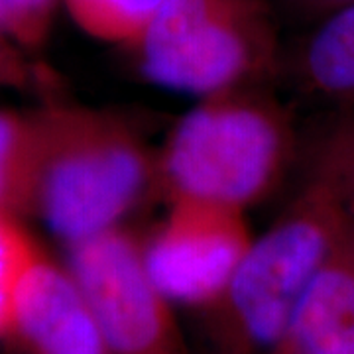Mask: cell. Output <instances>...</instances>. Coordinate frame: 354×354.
<instances>
[{
  "label": "cell",
  "mask_w": 354,
  "mask_h": 354,
  "mask_svg": "<svg viewBox=\"0 0 354 354\" xmlns=\"http://www.w3.org/2000/svg\"><path fill=\"white\" fill-rule=\"evenodd\" d=\"M354 230V150L337 128L281 215L254 236L227 290L205 309L215 354H270L317 274Z\"/></svg>",
  "instance_id": "cell-1"
},
{
  "label": "cell",
  "mask_w": 354,
  "mask_h": 354,
  "mask_svg": "<svg viewBox=\"0 0 354 354\" xmlns=\"http://www.w3.org/2000/svg\"><path fill=\"white\" fill-rule=\"evenodd\" d=\"M36 118L38 164L30 215L67 246L118 228L156 187L158 153L122 116L48 102Z\"/></svg>",
  "instance_id": "cell-2"
},
{
  "label": "cell",
  "mask_w": 354,
  "mask_h": 354,
  "mask_svg": "<svg viewBox=\"0 0 354 354\" xmlns=\"http://www.w3.org/2000/svg\"><path fill=\"white\" fill-rule=\"evenodd\" d=\"M205 95L158 153L156 187L167 199L195 197L250 209L274 195L295 160V127L264 87Z\"/></svg>",
  "instance_id": "cell-3"
},
{
  "label": "cell",
  "mask_w": 354,
  "mask_h": 354,
  "mask_svg": "<svg viewBox=\"0 0 354 354\" xmlns=\"http://www.w3.org/2000/svg\"><path fill=\"white\" fill-rule=\"evenodd\" d=\"M132 51L152 83L199 97L266 83L281 64L264 0H165Z\"/></svg>",
  "instance_id": "cell-4"
},
{
  "label": "cell",
  "mask_w": 354,
  "mask_h": 354,
  "mask_svg": "<svg viewBox=\"0 0 354 354\" xmlns=\"http://www.w3.org/2000/svg\"><path fill=\"white\" fill-rule=\"evenodd\" d=\"M65 264L87 293L109 354H191L174 304L153 286L142 242L128 230L67 246Z\"/></svg>",
  "instance_id": "cell-5"
},
{
  "label": "cell",
  "mask_w": 354,
  "mask_h": 354,
  "mask_svg": "<svg viewBox=\"0 0 354 354\" xmlns=\"http://www.w3.org/2000/svg\"><path fill=\"white\" fill-rule=\"evenodd\" d=\"M252 241L246 211L176 197L160 227L142 242V260L171 304L205 311L227 290Z\"/></svg>",
  "instance_id": "cell-6"
},
{
  "label": "cell",
  "mask_w": 354,
  "mask_h": 354,
  "mask_svg": "<svg viewBox=\"0 0 354 354\" xmlns=\"http://www.w3.org/2000/svg\"><path fill=\"white\" fill-rule=\"evenodd\" d=\"M4 342L16 354H109L87 293L44 250L20 286Z\"/></svg>",
  "instance_id": "cell-7"
},
{
  "label": "cell",
  "mask_w": 354,
  "mask_h": 354,
  "mask_svg": "<svg viewBox=\"0 0 354 354\" xmlns=\"http://www.w3.org/2000/svg\"><path fill=\"white\" fill-rule=\"evenodd\" d=\"M270 354H354V230L317 274Z\"/></svg>",
  "instance_id": "cell-8"
},
{
  "label": "cell",
  "mask_w": 354,
  "mask_h": 354,
  "mask_svg": "<svg viewBox=\"0 0 354 354\" xmlns=\"http://www.w3.org/2000/svg\"><path fill=\"white\" fill-rule=\"evenodd\" d=\"M291 73L307 95L354 106V2L319 18L295 51Z\"/></svg>",
  "instance_id": "cell-9"
},
{
  "label": "cell",
  "mask_w": 354,
  "mask_h": 354,
  "mask_svg": "<svg viewBox=\"0 0 354 354\" xmlns=\"http://www.w3.org/2000/svg\"><path fill=\"white\" fill-rule=\"evenodd\" d=\"M38 142L36 113L0 111V215H30Z\"/></svg>",
  "instance_id": "cell-10"
},
{
  "label": "cell",
  "mask_w": 354,
  "mask_h": 354,
  "mask_svg": "<svg viewBox=\"0 0 354 354\" xmlns=\"http://www.w3.org/2000/svg\"><path fill=\"white\" fill-rule=\"evenodd\" d=\"M165 0H62L73 24L91 38L132 50Z\"/></svg>",
  "instance_id": "cell-11"
},
{
  "label": "cell",
  "mask_w": 354,
  "mask_h": 354,
  "mask_svg": "<svg viewBox=\"0 0 354 354\" xmlns=\"http://www.w3.org/2000/svg\"><path fill=\"white\" fill-rule=\"evenodd\" d=\"M39 252L20 216L0 215V342L8 335L20 286Z\"/></svg>",
  "instance_id": "cell-12"
},
{
  "label": "cell",
  "mask_w": 354,
  "mask_h": 354,
  "mask_svg": "<svg viewBox=\"0 0 354 354\" xmlns=\"http://www.w3.org/2000/svg\"><path fill=\"white\" fill-rule=\"evenodd\" d=\"M62 0H0V38L20 51L38 50L48 39Z\"/></svg>",
  "instance_id": "cell-13"
},
{
  "label": "cell",
  "mask_w": 354,
  "mask_h": 354,
  "mask_svg": "<svg viewBox=\"0 0 354 354\" xmlns=\"http://www.w3.org/2000/svg\"><path fill=\"white\" fill-rule=\"evenodd\" d=\"M34 83V71L26 62L24 51L0 38V87L28 88Z\"/></svg>",
  "instance_id": "cell-14"
},
{
  "label": "cell",
  "mask_w": 354,
  "mask_h": 354,
  "mask_svg": "<svg viewBox=\"0 0 354 354\" xmlns=\"http://www.w3.org/2000/svg\"><path fill=\"white\" fill-rule=\"evenodd\" d=\"M291 2L297 10H301L305 14H311L315 18H321L325 14L339 10L342 6L353 4L354 0H288Z\"/></svg>",
  "instance_id": "cell-15"
}]
</instances>
